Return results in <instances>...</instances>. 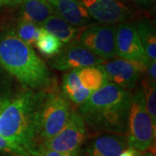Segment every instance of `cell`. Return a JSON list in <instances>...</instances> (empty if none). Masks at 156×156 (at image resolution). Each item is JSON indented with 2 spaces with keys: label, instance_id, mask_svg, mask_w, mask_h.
<instances>
[{
  "label": "cell",
  "instance_id": "1",
  "mask_svg": "<svg viewBox=\"0 0 156 156\" xmlns=\"http://www.w3.org/2000/svg\"><path fill=\"white\" fill-rule=\"evenodd\" d=\"M131 95V91L108 82L78 105L77 110L93 133L126 134Z\"/></svg>",
  "mask_w": 156,
  "mask_h": 156
},
{
  "label": "cell",
  "instance_id": "2",
  "mask_svg": "<svg viewBox=\"0 0 156 156\" xmlns=\"http://www.w3.org/2000/svg\"><path fill=\"white\" fill-rule=\"evenodd\" d=\"M43 90L26 89L8 98L0 108V135L22 147L34 156L40 148L39 108Z\"/></svg>",
  "mask_w": 156,
  "mask_h": 156
},
{
  "label": "cell",
  "instance_id": "3",
  "mask_svg": "<svg viewBox=\"0 0 156 156\" xmlns=\"http://www.w3.org/2000/svg\"><path fill=\"white\" fill-rule=\"evenodd\" d=\"M0 66L25 89L44 90L56 83L42 59L12 30L0 36Z\"/></svg>",
  "mask_w": 156,
  "mask_h": 156
},
{
  "label": "cell",
  "instance_id": "4",
  "mask_svg": "<svg viewBox=\"0 0 156 156\" xmlns=\"http://www.w3.org/2000/svg\"><path fill=\"white\" fill-rule=\"evenodd\" d=\"M71 108L69 100L58 89L56 83L43 90L38 117L40 147L45 140L56 135L63 128Z\"/></svg>",
  "mask_w": 156,
  "mask_h": 156
},
{
  "label": "cell",
  "instance_id": "5",
  "mask_svg": "<svg viewBox=\"0 0 156 156\" xmlns=\"http://www.w3.org/2000/svg\"><path fill=\"white\" fill-rule=\"evenodd\" d=\"M155 131L156 126L146 108L142 88H138L131 95L126 133L128 147L140 152L149 150L154 147Z\"/></svg>",
  "mask_w": 156,
  "mask_h": 156
},
{
  "label": "cell",
  "instance_id": "6",
  "mask_svg": "<svg viewBox=\"0 0 156 156\" xmlns=\"http://www.w3.org/2000/svg\"><path fill=\"white\" fill-rule=\"evenodd\" d=\"M89 136V128L83 118L78 110L71 108L63 128L56 135L45 140L41 147L58 151L69 156H76Z\"/></svg>",
  "mask_w": 156,
  "mask_h": 156
},
{
  "label": "cell",
  "instance_id": "7",
  "mask_svg": "<svg viewBox=\"0 0 156 156\" xmlns=\"http://www.w3.org/2000/svg\"><path fill=\"white\" fill-rule=\"evenodd\" d=\"M79 44L104 61L117 56L115 48V26L94 24L84 27L79 35Z\"/></svg>",
  "mask_w": 156,
  "mask_h": 156
},
{
  "label": "cell",
  "instance_id": "8",
  "mask_svg": "<svg viewBox=\"0 0 156 156\" xmlns=\"http://www.w3.org/2000/svg\"><path fill=\"white\" fill-rule=\"evenodd\" d=\"M115 48L117 56L134 62L146 69L150 59L146 54L134 23L124 21L115 26Z\"/></svg>",
  "mask_w": 156,
  "mask_h": 156
},
{
  "label": "cell",
  "instance_id": "9",
  "mask_svg": "<svg viewBox=\"0 0 156 156\" xmlns=\"http://www.w3.org/2000/svg\"><path fill=\"white\" fill-rule=\"evenodd\" d=\"M104 60L95 55L87 48L80 44L76 40L69 43L64 49L50 60L53 68L62 71L72 70L75 69L95 66L104 62Z\"/></svg>",
  "mask_w": 156,
  "mask_h": 156
},
{
  "label": "cell",
  "instance_id": "10",
  "mask_svg": "<svg viewBox=\"0 0 156 156\" xmlns=\"http://www.w3.org/2000/svg\"><path fill=\"white\" fill-rule=\"evenodd\" d=\"M91 19L103 24L127 21L132 12L119 0H77Z\"/></svg>",
  "mask_w": 156,
  "mask_h": 156
},
{
  "label": "cell",
  "instance_id": "11",
  "mask_svg": "<svg viewBox=\"0 0 156 156\" xmlns=\"http://www.w3.org/2000/svg\"><path fill=\"white\" fill-rule=\"evenodd\" d=\"M108 82L116 84L125 90L132 91L139 82L144 68L134 62L122 58L111 59L100 64Z\"/></svg>",
  "mask_w": 156,
  "mask_h": 156
},
{
  "label": "cell",
  "instance_id": "12",
  "mask_svg": "<svg viewBox=\"0 0 156 156\" xmlns=\"http://www.w3.org/2000/svg\"><path fill=\"white\" fill-rule=\"evenodd\" d=\"M127 147L126 134L98 133L89 136L76 156H119Z\"/></svg>",
  "mask_w": 156,
  "mask_h": 156
},
{
  "label": "cell",
  "instance_id": "13",
  "mask_svg": "<svg viewBox=\"0 0 156 156\" xmlns=\"http://www.w3.org/2000/svg\"><path fill=\"white\" fill-rule=\"evenodd\" d=\"M56 15L76 27H85L91 23V17L77 0H46Z\"/></svg>",
  "mask_w": 156,
  "mask_h": 156
},
{
  "label": "cell",
  "instance_id": "14",
  "mask_svg": "<svg viewBox=\"0 0 156 156\" xmlns=\"http://www.w3.org/2000/svg\"><path fill=\"white\" fill-rule=\"evenodd\" d=\"M46 31L59 39L63 44L76 40L83 27H76L56 14L51 15L41 25Z\"/></svg>",
  "mask_w": 156,
  "mask_h": 156
},
{
  "label": "cell",
  "instance_id": "15",
  "mask_svg": "<svg viewBox=\"0 0 156 156\" xmlns=\"http://www.w3.org/2000/svg\"><path fill=\"white\" fill-rule=\"evenodd\" d=\"M21 4L19 19L27 20L40 26L48 17L56 14L46 0H24Z\"/></svg>",
  "mask_w": 156,
  "mask_h": 156
},
{
  "label": "cell",
  "instance_id": "16",
  "mask_svg": "<svg viewBox=\"0 0 156 156\" xmlns=\"http://www.w3.org/2000/svg\"><path fill=\"white\" fill-rule=\"evenodd\" d=\"M75 69L77 74L81 87L88 89L92 93L108 83V80L100 64Z\"/></svg>",
  "mask_w": 156,
  "mask_h": 156
},
{
  "label": "cell",
  "instance_id": "17",
  "mask_svg": "<svg viewBox=\"0 0 156 156\" xmlns=\"http://www.w3.org/2000/svg\"><path fill=\"white\" fill-rule=\"evenodd\" d=\"M146 54L150 60H156V30L148 19H140L134 23Z\"/></svg>",
  "mask_w": 156,
  "mask_h": 156
},
{
  "label": "cell",
  "instance_id": "18",
  "mask_svg": "<svg viewBox=\"0 0 156 156\" xmlns=\"http://www.w3.org/2000/svg\"><path fill=\"white\" fill-rule=\"evenodd\" d=\"M35 44L38 50L45 56L53 57L57 55L62 49L63 44L52 34L46 31L43 27L37 38Z\"/></svg>",
  "mask_w": 156,
  "mask_h": 156
},
{
  "label": "cell",
  "instance_id": "19",
  "mask_svg": "<svg viewBox=\"0 0 156 156\" xmlns=\"http://www.w3.org/2000/svg\"><path fill=\"white\" fill-rule=\"evenodd\" d=\"M41 27L42 26L37 25L32 22L19 19L16 28L12 31L24 43H26L27 44L32 45L35 44L37 38L38 37Z\"/></svg>",
  "mask_w": 156,
  "mask_h": 156
},
{
  "label": "cell",
  "instance_id": "20",
  "mask_svg": "<svg viewBox=\"0 0 156 156\" xmlns=\"http://www.w3.org/2000/svg\"><path fill=\"white\" fill-rule=\"evenodd\" d=\"M142 90L144 93L146 108L152 122L156 126V89L155 82L147 77L142 81Z\"/></svg>",
  "mask_w": 156,
  "mask_h": 156
},
{
  "label": "cell",
  "instance_id": "21",
  "mask_svg": "<svg viewBox=\"0 0 156 156\" xmlns=\"http://www.w3.org/2000/svg\"><path fill=\"white\" fill-rule=\"evenodd\" d=\"M0 156H32L28 151L0 135Z\"/></svg>",
  "mask_w": 156,
  "mask_h": 156
},
{
  "label": "cell",
  "instance_id": "22",
  "mask_svg": "<svg viewBox=\"0 0 156 156\" xmlns=\"http://www.w3.org/2000/svg\"><path fill=\"white\" fill-rule=\"evenodd\" d=\"M145 71L147 73V77L151 81L155 82L156 81V62L155 60H149L147 66H146Z\"/></svg>",
  "mask_w": 156,
  "mask_h": 156
},
{
  "label": "cell",
  "instance_id": "23",
  "mask_svg": "<svg viewBox=\"0 0 156 156\" xmlns=\"http://www.w3.org/2000/svg\"><path fill=\"white\" fill-rule=\"evenodd\" d=\"M34 156H69L63 154L58 151L51 150V149H48V148H44V147H41L39 148V150L36 153V154Z\"/></svg>",
  "mask_w": 156,
  "mask_h": 156
},
{
  "label": "cell",
  "instance_id": "24",
  "mask_svg": "<svg viewBox=\"0 0 156 156\" xmlns=\"http://www.w3.org/2000/svg\"><path fill=\"white\" fill-rule=\"evenodd\" d=\"M142 155V152L134 149L133 147H127L120 154L119 156H141Z\"/></svg>",
  "mask_w": 156,
  "mask_h": 156
},
{
  "label": "cell",
  "instance_id": "25",
  "mask_svg": "<svg viewBox=\"0 0 156 156\" xmlns=\"http://www.w3.org/2000/svg\"><path fill=\"white\" fill-rule=\"evenodd\" d=\"M129 1L137 4L138 5L144 6V7L152 5L154 4V0H129Z\"/></svg>",
  "mask_w": 156,
  "mask_h": 156
},
{
  "label": "cell",
  "instance_id": "26",
  "mask_svg": "<svg viewBox=\"0 0 156 156\" xmlns=\"http://www.w3.org/2000/svg\"><path fill=\"white\" fill-rule=\"evenodd\" d=\"M23 1L24 0H3V4H5L8 5H15L21 4Z\"/></svg>",
  "mask_w": 156,
  "mask_h": 156
},
{
  "label": "cell",
  "instance_id": "27",
  "mask_svg": "<svg viewBox=\"0 0 156 156\" xmlns=\"http://www.w3.org/2000/svg\"><path fill=\"white\" fill-rule=\"evenodd\" d=\"M2 4H3V0H0V5H1Z\"/></svg>",
  "mask_w": 156,
  "mask_h": 156
},
{
  "label": "cell",
  "instance_id": "28",
  "mask_svg": "<svg viewBox=\"0 0 156 156\" xmlns=\"http://www.w3.org/2000/svg\"><path fill=\"white\" fill-rule=\"evenodd\" d=\"M0 99H1V98H0Z\"/></svg>",
  "mask_w": 156,
  "mask_h": 156
}]
</instances>
